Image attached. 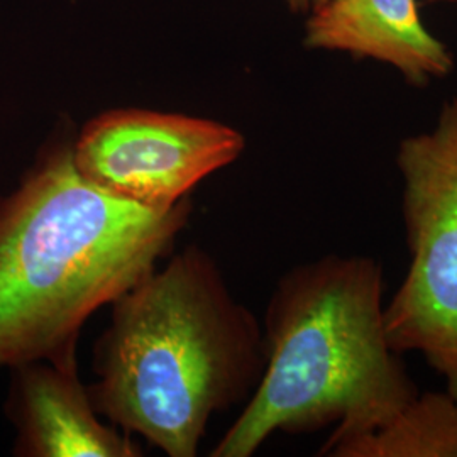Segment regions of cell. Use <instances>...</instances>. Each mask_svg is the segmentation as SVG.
I'll return each instance as SVG.
<instances>
[{"label":"cell","instance_id":"6da1fadb","mask_svg":"<svg viewBox=\"0 0 457 457\" xmlns=\"http://www.w3.org/2000/svg\"><path fill=\"white\" fill-rule=\"evenodd\" d=\"M71 143L45 147L0 196V371L79 360L87 320L173 253L194 211L190 196L147 209L102 192Z\"/></svg>","mask_w":457,"mask_h":457},{"label":"cell","instance_id":"7a4b0ae2","mask_svg":"<svg viewBox=\"0 0 457 457\" xmlns=\"http://www.w3.org/2000/svg\"><path fill=\"white\" fill-rule=\"evenodd\" d=\"M92 353L98 413L170 457H195L213 415L245 403L262 379V322L198 245L117 296Z\"/></svg>","mask_w":457,"mask_h":457},{"label":"cell","instance_id":"3957f363","mask_svg":"<svg viewBox=\"0 0 457 457\" xmlns=\"http://www.w3.org/2000/svg\"><path fill=\"white\" fill-rule=\"evenodd\" d=\"M266 364L212 457L254 456L273 434L332 427L319 456L344 457L419 398L385 330L383 266L327 254L278 278L262 319Z\"/></svg>","mask_w":457,"mask_h":457},{"label":"cell","instance_id":"277c9868","mask_svg":"<svg viewBox=\"0 0 457 457\" xmlns=\"http://www.w3.org/2000/svg\"><path fill=\"white\" fill-rule=\"evenodd\" d=\"M396 168L410 264L385 303L386 337L398 354H422L457 400V97L430 131L400 141Z\"/></svg>","mask_w":457,"mask_h":457},{"label":"cell","instance_id":"5b68a950","mask_svg":"<svg viewBox=\"0 0 457 457\" xmlns=\"http://www.w3.org/2000/svg\"><path fill=\"white\" fill-rule=\"evenodd\" d=\"M245 136L228 124L147 109H111L73 137V163L109 195L147 209L175 205L241 158Z\"/></svg>","mask_w":457,"mask_h":457},{"label":"cell","instance_id":"8992f818","mask_svg":"<svg viewBox=\"0 0 457 457\" xmlns=\"http://www.w3.org/2000/svg\"><path fill=\"white\" fill-rule=\"evenodd\" d=\"M5 411L22 457H141L132 436L98 413L79 360L33 361L11 370Z\"/></svg>","mask_w":457,"mask_h":457},{"label":"cell","instance_id":"52a82bcc","mask_svg":"<svg viewBox=\"0 0 457 457\" xmlns=\"http://www.w3.org/2000/svg\"><path fill=\"white\" fill-rule=\"evenodd\" d=\"M305 46L392 66L413 87L454 68L453 53L427 29L417 0H326L307 21Z\"/></svg>","mask_w":457,"mask_h":457},{"label":"cell","instance_id":"ba28073f","mask_svg":"<svg viewBox=\"0 0 457 457\" xmlns=\"http://www.w3.org/2000/svg\"><path fill=\"white\" fill-rule=\"evenodd\" d=\"M344 457H457V400L420 393L392 424L353 444Z\"/></svg>","mask_w":457,"mask_h":457},{"label":"cell","instance_id":"9c48e42d","mask_svg":"<svg viewBox=\"0 0 457 457\" xmlns=\"http://www.w3.org/2000/svg\"><path fill=\"white\" fill-rule=\"evenodd\" d=\"M285 2L294 12H309L311 14L313 9L322 5L326 0H285Z\"/></svg>","mask_w":457,"mask_h":457},{"label":"cell","instance_id":"30bf717a","mask_svg":"<svg viewBox=\"0 0 457 457\" xmlns=\"http://www.w3.org/2000/svg\"><path fill=\"white\" fill-rule=\"evenodd\" d=\"M441 2H447V4H457V0H441Z\"/></svg>","mask_w":457,"mask_h":457},{"label":"cell","instance_id":"8fae6325","mask_svg":"<svg viewBox=\"0 0 457 457\" xmlns=\"http://www.w3.org/2000/svg\"><path fill=\"white\" fill-rule=\"evenodd\" d=\"M430 2H441V0H430Z\"/></svg>","mask_w":457,"mask_h":457}]
</instances>
